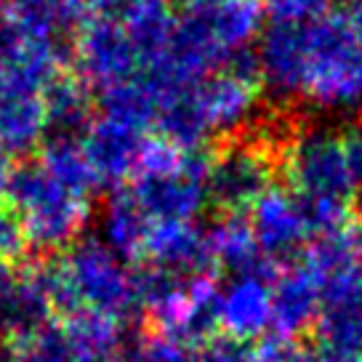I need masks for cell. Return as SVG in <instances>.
<instances>
[{
  "label": "cell",
  "instance_id": "cell-24",
  "mask_svg": "<svg viewBox=\"0 0 362 362\" xmlns=\"http://www.w3.org/2000/svg\"><path fill=\"white\" fill-rule=\"evenodd\" d=\"M24 243L27 240H24L19 218L0 208V267H13V261L24 250Z\"/></svg>",
  "mask_w": 362,
  "mask_h": 362
},
{
  "label": "cell",
  "instance_id": "cell-2",
  "mask_svg": "<svg viewBox=\"0 0 362 362\" xmlns=\"http://www.w3.org/2000/svg\"><path fill=\"white\" fill-rule=\"evenodd\" d=\"M283 170L291 192L304 203L315 238L349 226L360 181L346 155L344 136L328 125H309L288 141Z\"/></svg>",
  "mask_w": 362,
  "mask_h": 362
},
{
  "label": "cell",
  "instance_id": "cell-18",
  "mask_svg": "<svg viewBox=\"0 0 362 362\" xmlns=\"http://www.w3.org/2000/svg\"><path fill=\"white\" fill-rule=\"evenodd\" d=\"M45 117L51 136L80 139L83 131L93 120V104H90L88 83L75 78H59L45 90Z\"/></svg>",
  "mask_w": 362,
  "mask_h": 362
},
{
  "label": "cell",
  "instance_id": "cell-3",
  "mask_svg": "<svg viewBox=\"0 0 362 362\" xmlns=\"http://www.w3.org/2000/svg\"><path fill=\"white\" fill-rule=\"evenodd\" d=\"M301 99L328 115L362 107V48L344 11H330L306 24Z\"/></svg>",
  "mask_w": 362,
  "mask_h": 362
},
{
  "label": "cell",
  "instance_id": "cell-20",
  "mask_svg": "<svg viewBox=\"0 0 362 362\" xmlns=\"http://www.w3.org/2000/svg\"><path fill=\"white\" fill-rule=\"evenodd\" d=\"M40 165H43L51 176H57L62 184H67L69 189H75L80 194L93 192L96 181L90 173L86 155L80 149L78 139H64V136H51L45 141L43 155H40Z\"/></svg>",
  "mask_w": 362,
  "mask_h": 362
},
{
  "label": "cell",
  "instance_id": "cell-16",
  "mask_svg": "<svg viewBox=\"0 0 362 362\" xmlns=\"http://www.w3.org/2000/svg\"><path fill=\"white\" fill-rule=\"evenodd\" d=\"M208 243L216 269H226L232 277H267L274 280L280 267H274L256 245L253 229L243 216H224L208 229Z\"/></svg>",
  "mask_w": 362,
  "mask_h": 362
},
{
  "label": "cell",
  "instance_id": "cell-13",
  "mask_svg": "<svg viewBox=\"0 0 362 362\" xmlns=\"http://www.w3.org/2000/svg\"><path fill=\"white\" fill-rule=\"evenodd\" d=\"M322 288L304 264H291L272 280V328L274 336L296 341L306 336L320 320Z\"/></svg>",
  "mask_w": 362,
  "mask_h": 362
},
{
  "label": "cell",
  "instance_id": "cell-19",
  "mask_svg": "<svg viewBox=\"0 0 362 362\" xmlns=\"http://www.w3.org/2000/svg\"><path fill=\"white\" fill-rule=\"evenodd\" d=\"M69 344L78 360H115L123 349L120 320L104 317L96 312H78L64 322Z\"/></svg>",
  "mask_w": 362,
  "mask_h": 362
},
{
  "label": "cell",
  "instance_id": "cell-17",
  "mask_svg": "<svg viewBox=\"0 0 362 362\" xmlns=\"http://www.w3.org/2000/svg\"><path fill=\"white\" fill-rule=\"evenodd\" d=\"M149 221L144 211L139 208L136 197L128 187L112 189L110 200L102 211V243L107 248L117 253L123 261L141 259L144 243L149 235Z\"/></svg>",
  "mask_w": 362,
  "mask_h": 362
},
{
  "label": "cell",
  "instance_id": "cell-28",
  "mask_svg": "<svg viewBox=\"0 0 362 362\" xmlns=\"http://www.w3.org/2000/svg\"><path fill=\"white\" fill-rule=\"evenodd\" d=\"M344 13H346V22H349V27H351V35H354V40H357V45L362 48V0L351 3V6Z\"/></svg>",
  "mask_w": 362,
  "mask_h": 362
},
{
  "label": "cell",
  "instance_id": "cell-15",
  "mask_svg": "<svg viewBox=\"0 0 362 362\" xmlns=\"http://www.w3.org/2000/svg\"><path fill=\"white\" fill-rule=\"evenodd\" d=\"M218 325L238 341L261 339L272 328V280L235 277L218 296Z\"/></svg>",
  "mask_w": 362,
  "mask_h": 362
},
{
  "label": "cell",
  "instance_id": "cell-9",
  "mask_svg": "<svg viewBox=\"0 0 362 362\" xmlns=\"http://www.w3.org/2000/svg\"><path fill=\"white\" fill-rule=\"evenodd\" d=\"M250 229L264 259L280 267V261L293 259L312 240V224L304 203L291 189L272 187L259 203L250 208Z\"/></svg>",
  "mask_w": 362,
  "mask_h": 362
},
{
  "label": "cell",
  "instance_id": "cell-6",
  "mask_svg": "<svg viewBox=\"0 0 362 362\" xmlns=\"http://www.w3.org/2000/svg\"><path fill=\"white\" fill-rule=\"evenodd\" d=\"M62 264L83 312L120 320L136 309L134 274L102 240L88 238L72 243L62 256Z\"/></svg>",
  "mask_w": 362,
  "mask_h": 362
},
{
  "label": "cell",
  "instance_id": "cell-26",
  "mask_svg": "<svg viewBox=\"0 0 362 362\" xmlns=\"http://www.w3.org/2000/svg\"><path fill=\"white\" fill-rule=\"evenodd\" d=\"M301 362H362V357L344 349H333L328 344H320L315 349L304 351V360Z\"/></svg>",
  "mask_w": 362,
  "mask_h": 362
},
{
  "label": "cell",
  "instance_id": "cell-12",
  "mask_svg": "<svg viewBox=\"0 0 362 362\" xmlns=\"http://www.w3.org/2000/svg\"><path fill=\"white\" fill-rule=\"evenodd\" d=\"M320 344L362 357V264L322 285L317 320Z\"/></svg>",
  "mask_w": 362,
  "mask_h": 362
},
{
  "label": "cell",
  "instance_id": "cell-23",
  "mask_svg": "<svg viewBox=\"0 0 362 362\" xmlns=\"http://www.w3.org/2000/svg\"><path fill=\"white\" fill-rule=\"evenodd\" d=\"M272 24H312L330 13L333 0H261Z\"/></svg>",
  "mask_w": 362,
  "mask_h": 362
},
{
  "label": "cell",
  "instance_id": "cell-27",
  "mask_svg": "<svg viewBox=\"0 0 362 362\" xmlns=\"http://www.w3.org/2000/svg\"><path fill=\"white\" fill-rule=\"evenodd\" d=\"M344 144H346V155H349L351 170H354V176H357V181H360V187H362V123L354 125L349 134L344 136Z\"/></svg>",
  "mask_w": 362,
  "mask_h": 362
},
{
  "label": "cell",
  "instance_id": "cell-22",
  "mask_svg": "<svg viewBox=\"0 0 362 362\" xmlns=\"http://www.w3.org/2000/svg\"><path fill=\"white\" fill-rule=\"evenodd\" d=\"M16 344L22 362H75V349L64 333V325L57 322H48Z\"/></svg>",
  "mask_w": 362,
  "mask_h": 362
},
{
  "label": "cell",
  "instance_id": "cell-1",
  "mask_svg": "<svg viewBox=\"0 0 362 362\" xmlns=\"http://www.w3.org/2000/svg\"><path fill=\"white\" fill-rule=\"evenodd\" d=\"M259 72L250 54L216 69L160 102L155 125L160 136L184 149H200L208 136H232L259 110Z\"/></svg>",
  "mask_w": 362,
  "mask_h": 362
},
{
  "label": "cell",
  "instance_id": "cell-29",
  "mask_svg": "<svg viewBox=\"0 0 362 362\" xmlns=\"http://www.w3.org/2000/svg\"><path fill=\"white\" fill-rule=\"evenodd\" d=\"M0 362H22L19 360V344L11 339H0Z\"/></svg>",
  "mask_w": 362,
  "mask_h": 362
},
{
  "label": "cell",
  "instance_id": "cell-25",
  "mask_svg": "<svg viewBox=\"0 0 362 362\" xmlns=\"http://www.w3.org/2000/svg\"><path fill=\"white\" fill-rule=\"evenodd\" d=\"M304 351L296 346L293 341L269 336L259 346H253V362H301Z\"/></svg>",
  "mask_w": 362,
  "mask_h": 362
},
{
  "label": "cell",
  "instance_id": "cell-11",
  "mask_svg": "<svg viewBox=\"0 0 362 362\" xmlns=\"http://www.w3.org/2000/svg\"><path fill=\"white\" fill-rule=\"evenodd\" d=\"M306 51V24H272L261 30L256 48V72L269 93L280 99L301 96Z\"/></svg>",
  "mask_w": 362,
  "mask_h": 362
},
{
  "label": "cell",
  "instance_id": "cell-8",
  "mask_svg": "<svg viewBox=\"0 0 362 362\" xmlns=\"http://www.w3.org/2000/svg\"><path fill=\"white\" fill-rule=\"evenodd\" d=\"M86 155L96 187H120L125 179H134L141 158V147L147 141V128L102 112L78 139Z\"/></svg>",
  "mask_w": 362,
  "mask_h": 362
},
{
  "label": "cell",
  "instance_id": "cell-7",
  "mask_svg": "<svg viewBox=\"0 0 362 362\" xmlns=\"http://www.w3.org/2000/svg\"><path fill=\"white\" fill-rule=\"evenodd\" d=\"M274 187V155L259 141H232L208 160L205 192L226 216H243Z\"/></svg>",
  "mask_w": 362,
  "mask_h": 362
},
{
  "label": "cell",
  "instance_id": "cell-14",
  "mask_svg": "<svg viewBox=\"0 0 362 362\" xmlns=\"http://www.w3.org/2000/svg\"><path fill=\"white\" fill-rule=\"evenodd\" d=\"M141 259H147V264H155L160 269L176 272L181 277L216 274L208 232L197 221L152 224Z\"/></svg>",
  "mask_w": 362,
  "mask_h": 362
},
{
  "label": "cell",
  "instance_id": "cell-10",
  "mask_svg": "<svg viewBox=\"0 0 362 362\" xmlns=\"http://www.w3.org/2000/svg\"><path fill=\"white\" fill-rule=\"evenodd\" d=\"M54 315L37 264L0 267V339L22 341Z\"/></svg>",
  "mask_w": 362,
  "mask_h": 362
},
{
  "label": "cell",
  "instance_id": "cell-21",
  "mask_svg": "<svg viewBox=\"0 0 362 362\" xmlns=\"http://www.w3.org/2000/svg\"><path fill=\"white\" fill-rule=\"evenodd\" d=\"M86 11V0H13L11 13L27 27L51 37L75 30Z\"/></svg>",
  "mask_w": 362,
  "mask_h": 362
},
{
  "label": "cell",
  "instance_id": "cell-5",
  "mask_svg": "<svg viewBox=\"0 0 362 362\" xmlns=\"http://www.w3.org/2000/svg\"><path fill=\"white\" fill-rule=\"evenodd\" d=\"M62 78L59 37L37 33L11 11L0 13V102L45 96Z\"/></svg>",
  "mask_w": 362,
  "mask_h": 362
},
{
  "label": "cell",
  "instance_id": "cell-4",
  "mask_svg": "<svg viewBox=\"0 0 362 362\" xmlns=\"http://www.w3.org/2000/svg\"><path fill=\"white\" fill-rule=\"evenodd\" d=\"M6 194L22 224L24 240L48 253L78 243V235L90 216L88 194L69 189L40 163H27L13 170Z\"/></svg>",
  "mask_w": 362,
  "mask_h": 362
}]
</instances>
